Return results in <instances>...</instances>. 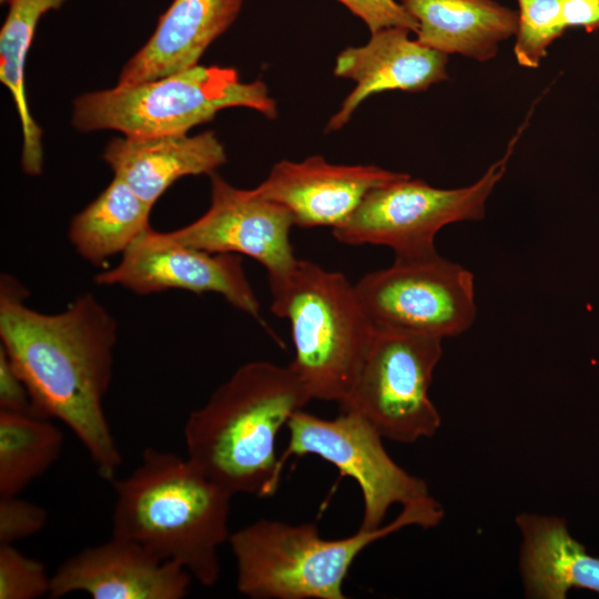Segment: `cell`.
I'll return each instance as SVG.
<instances>
[{
  "mask_svg": "<svg viewBox=\"0 0 599 599\" xmlns=\"http://www.w3.org/2000/svg\"><path fill=\"white\" fill-rule=\"evenodd\" d=\"M561 20L566 29L599 30V0H561Z\"/></svg>",
  "mask_w": 599,
  "mask_h": 599,
  "instance_id": "83f0119b",
  "label": "cell"
},
{
  "mask_svg": "<svg viewBox=\"0 0 599 599\" xmlns=\"http://www.w3.org/2000/svg\"><path fill=\"white\" fill-rule=\"evenodd\" d=\"M211 203L191 224L170 232L152 230L155 240L211 253L246 255L263 265L268 284L288 276L298 263L290 240L295 225L281 204L255 190L231 185L216 172L210 174Z\"/></svg>",
  "mask_w": 599,
  "mask_h": 599,
  "instance_id": "8fae6325",
  "label": "cell"
},
{
  "mask_svg": "<svg viewBox=\"0 0 599 599\" xmlns=\"http://www.w3.org/2000/svg\"><path fill=\"white\" fill-rule=\"evenodd\" d=\"M242 4L243 0H173L145 44L124 64L118 84H138L199 64Z\"/></svg>",
  "mask_w": 599,
  "mask_h": 599,
  "instance_id": "e0dca14e",
  "label": "cell"
},
{
  "mask_svg": "<svg viewBox=\"0 0 599 599\" xmlns=\"http://www.w3.org/2000/svg\"><path fill=\"white\" fill-rule=\"evenodd\" d=\"M151 210L120 177L113 176L109 185L73 216L68 238L82 258L101 265L111 256L123 254L151 227Z\"/></svg>",
  "mask_w": 599,
  "mask_h": 599,
  "instance_id": "ffe728a7",
  "label": "cell"
},
{
  "mask_svg": "<svg viewBox=\"0 0 599 599\" xmlns=\"http://www.w3.org/2000/svg\"><path fill=\"white\" fill-rule=\"evenodd\" d=\"M309 400L290 365L245 363L189 415L186 457L233 495L272 496L283 470L277 435Z\"/></svg>",
  "mask_w": 599,
  "mask_h": 599,
  "instance_id": "7a4b0ae2",
  "label": "cell"
},
{
  "mask_svg": "<svg viewBox=\"0 0 599 599\" xmlns=\"http://www.w3.org/2000/svg\"><path fill=\"white\" fill-rule=\"evenodd\" d=\"M515 522L521 535L519 567L526 597L565 599L571 589L599 593V558L570 535L565 519L521 512Z\"/></svg>",
  "mask_w": 599,
  "mask_h": 599,
  "instance_id": "ac0fdd59",
  "label": "cell"
},
{
  "mask_svg": "<svg viewBox=\"0 0 599 599\" xmlns=\"http://www.w3.org/2000/svg\"><path fill=\"white\" fill-rule=\"evenodd\" d=\"M441 342L415 332L376 327L341 412L359 415L383 438L400 444L433 437L441 418L428 390L443 355Z\"/></svg>",
  "mask_w": 599,
  "mask_h": 599,
  "instance_id": "ba28073f",
  "label": "cell"
},
{
  "mask_svg": "<svg viewBox=\"0 0 599 599\" xmlns=\"http://www.w3.org/2000/svg\"><path fill=\"white\" fill-rule=\"evenodd\" d=\"M271 312L291 325L294 358L288 364L312 399L348 396L376 326L343 273L300 260L285 278L270 284Z\"/></svg>",
  "mask_w": 599,
  "mask_h": 599,
  "instance_id": "5b68a950",
  "label": "cell"
},
{
  "mask_svg": "<svg viewBox=\"0 0 599 599\" xmlns=\"http://www.w3.org/2000/svg\"><path fill=\"white\" fill-rule=\"evenodd\" d=\"M1 2H3V0H1Z\"/></svg>",
  "mask_w": 599,
  "mask_h": 599,
  "instance_id": "f1b7e54d",
  "label": "cell"
},
{
  "mask_svg": "<svg viewBox=\"0 0 599 599\" xmlns=\"http://www.w3.org/2000/svg\"><path fill=\"white\" fill-rule=\"evenodd\" d=\"M111 536L139 544L185 568L204 587L221 576L220 547L229 542L233 494L187 457L149 447L140 464L112 481Z\"/></svg>",
  "mask_w": 599,
  "mask_h": 599,
  "instance_id": "3957f363",
  "label": "cell"
},
{
  "mask_svg": "<svg viewBox=\"0 0 599 599\" xmlns=\"http://www.w3.org/2000/svg\"><path fill=\"white\" fill-rule=\"evenodd\" d=\"M193 578L136 542L111 536L65 559L52 573L50 598L83 592L93 599H182Z\"/></svg>",
  "mask_w": 599,
  "mask_h": 599,
  "instance_id": "4fadbf2b",
  "label": "cell"
},
{
  "mask_svg": "<svg viewBox=\"0 0 599 599\" xmlns=\"http://www.w3.org/2000/svg\"><path fill=\"white\" fill-rule=\"evenodd\" d=\"M417 21V41L445 54L479 62L496 57L516 34L518 11L494 0H400Z\"/></svg>",
  "mask_w": 599,
  "mask_h": 599,
  "instance_id": "d6986e66",
  "label": "cell"
},
{
  "mask_svg": "<svg viewBox=\"0 0 599 599\" xmlns=\"http://www.w3.org/2000/svg\"><path fill=\"white\" fill-rule=\"evenodd\" d=\"M232 106L275 119L277 108L261 80L242 82L234 68L200 65L138 84L89 92L73 103L81 132L115 130L129 138L186 134Z\"/></svg>",
  "mask_w": 599,
  "mask_h": 599,
  "instance_id": "8992f818",
  "label": "cell"
},
{
  "mask_svg": "<svg viewBox=\"0 0 599 599\" xmlns=\"http://www.w3.org/2000/svg\"><path fill=\"white\" fill-rule=\"evenodd\" d=\"M409 33L404 28H385L370 33L364 45L339 52L334 74L356 85L329 119L325 132L343 128L374 94L389 90L419 92L448 79V55L412 40Z\"/></svg>",
  "mask_w": 599,
  "mask_h": 599,
  "instance_id": "9a60e30c",
  "label": "cell"
},
{
  "mask_svg": "<svg viewBox=\"0 0 599 599\" xmlns=\"http://www.w3.org/2000/svg\"><path fill=\"white\" fill-rule=\"evenodd\" d=\"M518 27L514 54L519 65L536 69L549 45L562 35L561 0H517Z\"/></svg>",
  "mask_w": 599,
  "mask_h": 599,
  "instance_id": "603a6c76",
  "label": "cell"
},
{
  "mask_svg": "<svg viewBox=\"0 0 599 599\" xmlns=\"http://www.w3.org/2000/svg\"><path fill=\"white\" fill-rule=\"evenodd\" d=\"M444 518L433 497L404 506L389 524L324 539L314 522L260 519L231 532L236 589L252 599H345L347 573L369 545L407 526L432 528Z\"/></svg>",
  "mask_w": 599,
  "mask_h": 599,
  "instance_id": "277c9868",
  "label": "cell"
},
{
  "mask_svg": "<svg viewBox=\"0 0 599 599\" xmlns=\"http://www.w3.org/2000/svg\"><path fill=\"white\" fill-rule=\"evenodd\" d=\"M286 427L281 467L292 456L315 455L354 479L363 497L361 530L382 527L395 504L404 507L432 497L426 481L402 468L385 449L382 435L355 413L326 419L301 409Z\"/></svg>",
  "mask_w": 599,
  "mask_h": 599,
  "instance_id": "9c48e42d",
  "label": "cell"
},
{
  "mask_svg": "<svg viewBox=\"0 0 599 599\" xmlns=\"http://www.w3.org/2000/svg\"><path fill=\"white\" fill-rule=\"evenodd\" d=\"M51 576L44 565L14 545H0V599L49 596Z\"/></svg>",
  "mask_w": 599,
  "mask_h": 599,
  "instance_id": "cb8c5ba5",
  "label": "cell"
},
{
  "mask_svg": "<svg viewBox=\"0 0 599 599\" xmlns=\"http://www.w3.org/2000/svg\"><path fill=\"white\" fill-rule=\"evenodd\" d=\"M518 134L506 154L475 183L458 189H437L410 175L372 190L334 237L348 245H384L396 260L438 254L436 234L446 225L485 217L486 202L502 177Z\"/></svg>",
  "mask_w": 599,
  "mask_h": 599,
  "instance_id": "52a82bcc",
  "label": "cell"
},
{
  "mask_svg": "<svg viewBox=\"0 0 599 599\" xmlns=\"http://www.w3.org/2000/svg\"><path fill=\"white\" fill-rule=\"evenodd\" d=\"M103 160L114 176L153 207L179 179L210 175L225 164L227 156L217 136L206 131L193 136L173 134L114 139L105 146Z\"/></svg>",
  "mask_w": 599,
  "mask_h": 599,
  "instance_id": "2e32d148",
  "label": "cell"
},
{
  "mask_svg": "<svg viewBox=\"0 0 599 599\" xmlns=\"http://www.w3.org/2000/svg\"><path fill=\"white\" fill-rule=\"evenodd\" d=\"M409 176L376 165H337L313 155L273 165L254 190L284 206L301 227L345 223L372 190Z\"/></svg>",
  "mask_w": 599,
  "mask_h": 599,
  "instance_id": "5bb4252c",
  "label": "cell"
},
{
  "mask_svg": "<svg viewBox=\"0 0 599 599\" xmlns=\"http://www.w3.org/2000/svg\"><path fill=\"white\" fill-rule=\"evenodd\" d=\"M358 17L370 33L385 28H404L417 32L418 23L396 0H336Z\"/></svg>",
  "mask_w": 599,
  "mask_h": 599,
  "instance_id": "484cf974",
  "label": "cell"
},
{
  "mask_svg": "<svg viewBox=\"0 0 599 599\" xmlns=\"http://www.w3.org/2000/svg\"><path fill=\"white\" fill-rule=\"evenodd\" d=\"M63 435L50 418L0 410V496L20 495L61 455Z\"/></svg>",
  "mask_w": 599,
  "mask_h": 599,
  "instance_id": "7402d4cb",
  "label": "cell"
},
{
  "mask_svg": "<svg viewBox=\"0 0 599 599\" xmlns=\"http://www.w3.org/2000/svg\"><path fill=\"white\" fill-rule=\"evenodd\" d=\"M47 510L19 495L0 496V545H14L45 526Z\"/></svg>",
  "mask_w": 599,
  "mask_h": 599,
  "instance_id": "d4e9b609",
  "label": "cell"
},
{
  "mask_svg": "<svg viewBox=\"0 0 599 599\" xmlns=\"http://www.w3.org/2000/svg\"><path fill=\"white\" fill-rule=\"evenodd\" d=\"M354 285L376 327L444 339L463 334L476 318L473 273L439 254L395 258L389 267L370 272Z\"/></svg>",
  "mask_w": 599,
  "mask_h": 599,
  "instance_id": "30bf717a",
  "label": "cell"
},
{
  "mask_svg": "<svg viewBox=\"0 0 599 599\" xmlns=\"http://www.w3.org/2000/svg\"><path fill=\"white\" fill-rule=\"evenodd\" d=\"M0 410L34 413L26 383L0 348Z\"/></svg>",
  "mask_w": 599,
  "mask_h": 599,
  "instance_id": "4316f807",
  "label": "cell"
},
{
  "mask_svg": "<svg viewBox=\"0 0 599 599\" xmlns=\"http://www.w3.org/2000/svg\"><path fill=\"white\" fill-rule=\"evenodd\" d=\"M67 0H3L9 6L0 30V81L10 91L21 123V166L28 175L42 172V130L31 115L26 95L24 68L41 17Z\"/></svg>",
  "mask_w": 599,
  "mask_h": 599,
  "instance_id": "44dd1931",
  "label": "cell"
},
{
  "mask_svg": "<svg viewBox=\"0 0 599 599\" xmlns=\"http://www.w3.org/2000/svg\"><path fill=\"white\" fill-rule=\"evenodd\" d=\"M12 276L0 280V348L29 390L37 415L64 424L88 451L99 475L116 478L122 456L103 400L109 389L118 324L91 293L57 314L27 304Z\"/></svg>",
  "mask_w": 599,
  "mask_h": 599,
  "instance_id": "6da1fadb",
  "label": "cell"
},
{
  "mask_svg": "<svg viewBox=\"0 0 599 599\" xmlns=\"http://www.w3.org/2000/svg\"><path fill=\"white\" fill-rule=\"evenodd\" d=\"M151 231L150 227L122 254L118 265L97 274L95 284L121 286L139 295L169 290L216 293L260 319V303L238 254L162 243Z\"/></svg>",
  "mask_w": 599,
  "mask_h": 599,
  "instance_id": "7c38bea8",
  "label": "cell"
}]
</instances>
